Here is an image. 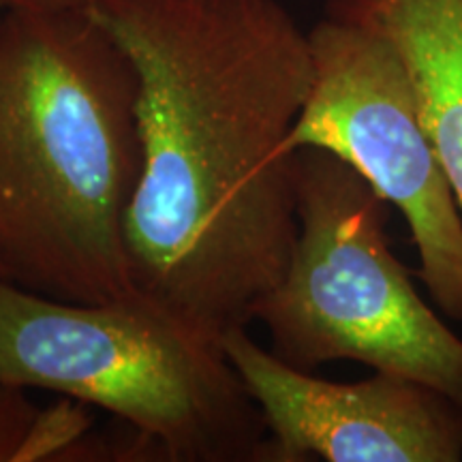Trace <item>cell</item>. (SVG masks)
Here are the masks:
<instances>
[{
	"label": "cell",
	"mask_w": 462,
	"mask_h": 462,
	"mask_svg": "<svg viewBox=\"0 0 462 462\" xmlns=\"http://www.w3.org/2000/svg\"><path fill=\"white\" fill-rule=\"evenodd\" d=\"M39 409L26 401L24 390L0 385V462H15L31 435Z\"/></svg>",
	"instance_id": "obj_8"
},
{
	"label": "cell",
	"mask_w": 462,
	"mask_h": 462,
	"mask_svg": "<svg viewBox=\"0 0 462 462\" xmlns=\"http://www.w3.org/2000/svg\"><path fill=\"white\" fill-rule=\"evenodd\" d=\"M0 385L99 407L163 460H263V415L221 340L137 293L67 302L0 279Z\"/></svg>",
	"instance_id": "obj_3"
},
{
	"label": "cell",
	"mask_w": 462,
	"mask_h": 462,
	"mask_svg": "<svg viewBox=\"0 0 462 462\" xmlns=\"http://www.w3.org/2000/svg\"><path fill=\"white\" fill-rule=\"evenodd\" d=\"M221 346L263 415V460L458 462L462 407L401 374L337 383L289 366L236 326Z\"/></svg>",
	"instance_id": "obj_6"
},
{
	"label": "cell",
	"mask_w": 462,
	"mask_h": 462,
	"mask_svg": "<svg viewBox=\"0 0 462 462\" xmlns=\"http://www.w3.org/2000/svg\"><path fill=\"white\" fill-rule=\"evenodd\" d=\"M326 17L394 50L415 107L462 210V0H323Z\"/></svg>",
	"instance_id": "obj_7"
},
{
	"label": "cell",
	"mask_w": 462,
	"mask_h": 462,
	"mask_svg": "<svg viewBox=\"0 0 462 462\" xmlns=\"http://www.w3.org/2000/svg\"><path fill=\"white\" fill-rule=\"evenodd\" d=\"M313 84L287 148H323L401 212L420 279L443 315L462 321V210L383 39L323 15L309 31Z\"/></svg>",
	"instance_id": "obj_5"
},
{
	"label": "cell",
	"mask_w": 462,
	"mask_h": 462,
	"mask_svg": "<svg viewBox=\"0 0 462 462\" xmlns=\"http://www.w3.org/2000/svg\"><path fill=\"white\" fill-rule=\"evenodd\" d=\"M84 5H88V0H0V26L11 14H17V11L84 7Z\"/></svg>",
	"instance_id": "obj_9"
},
{
	"label": "cell",
	"mask_w": 462,
	"mask_h": 462,
	"mask_svg": "<svg viewBox=\"0 0 462 462\" xmlns=\"http://www.w3.org/2000/svg\"><path fill=\"white\" fill-rule=\"evenodd\" d=\"M137 75L88 7L0 26V279L67 302L135 296Z\"/></svg>",
	"instance_id": "obj_2"
},
{
	"label": "cell",
	"mask_w": 462,
	"mask_h": 462,
	"mask_svg": "<svg viewBox=\"0 0 462 462\" xmlns=\"http://www.w3.org/2000/svg\"><path fill=\"white\" fill-rule=\"evenodd\" d=\"M137 75L142 171L125 242L137 296L221 340L251 326L298 236L289 133L313 84L279 0H88Z\"/></svg>",
	"instance_id": "obj_1"
},
{
	"label": "cell",
	"mask_w": 462,
	"mask_h": 462,
	"mask_svg": "<svg viewBox=\"0 0 462 462\" xmlns=\"http://www.w3.org/2000/svg\"><path fill=\"white\" fill-rule=\"evenodd\" d=\"M388 206L337 154L296 150V245L253 323L268 332V349L300 371L354 360L430 385L462 407V338L390 248Z\"/></svg>",
	"instance_id": "obj_4"
}]
</instances>
